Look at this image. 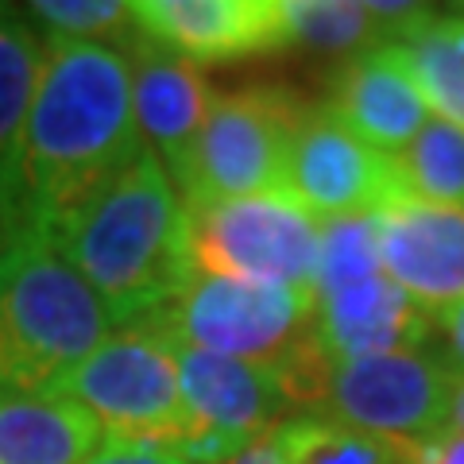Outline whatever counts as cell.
<instances>
[{
  "mask_svg": "<svg viewBox=\"0 0 464 464\" xmlns=\"http://www.w3.org/2000/svg\"><path fill=\"white\" fill-rule=\"evenodd\" d=\"M314 329L329 360L418 353L430 344V314L387 275L314 295Z\"/></svg>",
  "mask_w": 464,
  "mask_h": 464,
  "instance_id": "14",
  "label": "cell"
},
{
  "mask_svg": "<svg viewBox=\"0 0 464 464\" xmlns=\"http://www.w3.org/2000/svg\"><path fill=\"white\" fill-rule=\"evenodd\" d=\"M422 5H348V0H283L290 47L322 54H360L383 47L402 20Z\"/></svg>",
  "mask_w": 464,
  "mask_h": 464,
  "instance_id": "19",
  "label": "cell"
},
{
  "mask_svg": "<svg viewBox=\"0 0 464 464\" xmlns=\"http://www.w3.org/2000/svg\"><path fill=\"white\" fill-rule=\"evenodd\" d=\"M457 12H460V20H464V8H457Z\"/></svg>",
  "mask_w": 464,
  "mask_h": 464,
  "instance_id": "30",
  "label": "cell"
},
{
  "mask_svg": "<svg viewBox=\"0 0 464 464\" xmlns=\"http://www.w3.org/2000/svg\"><path fill=\"white\" fill-rule=\"evenodd\" d=\"M279 464H406L411 453L356 433L325 414H290L275 426Z\"/></svg>",
  "mask_w": 464,
  "mask_h": 464,
  "instance_id": "20",
  "label": "cell"
},
{
  "mask_svg": "<svg viewBox=\"0 0 464 464\" xmlns=\"http://www.w3.org/2000/svg\"><path fill=\"white\" fill-rule=\"evenodd\" d=\"M406 464H414V457H411V460H406Z\"/></svg>",
  "mask_w": 464,
  "mask_h": 464,
  "instance_id": "31",
  "label": "cell"
},
{
  "mask_svg": "<svg viewBox=\"0 0 464 464\" xmlns=\"http://www.w3.org/2000/svg\"><path fill=\"white\" fill-rule=\"evenodd\" d=\"M380 237H375V217H341L322 221V256H317V283L314 295L341 290L348 283L380 275Z\"/></svg>",
  "mask_w": 464,
  "mask_h": 464,
  "instance_id": "23",
  "label": "cell"
},
{
  "mask_svg": "<svg viewBox=\"0 0 464 464\" xmlns=\"http://www.w3.org/2000/svg\"><path fill=\"white\" fill-rule=\"evenodd\" d=\"M445 433H460L464 438V375L453 380V395H449V414H445Z\"/></svg>",
  "mask_w": 464,
  "mask_h": 464,
  "instance_id": "28",
  "label": "cell"
},
{
  "mask_svg": "<svg viewBox=\"0 0 464 464\" xmlns=\"http://www.w3.org/2000/svg\"><path fill=\"white\" fill-rule=\"evenodd\" d=\"M414 464H464V438L460 433H441V438L418 449Z\"/></svg>",
  "mask_w": 464,
  "mask_h": 464,
  "instance_id": "26",
  "label": "cell"
},
{
  "mask_svg": "<svg viewBox=\"0 0 464 464\" xmlns=\"http://www.w3.org/2000/svg\"><path fill=\"white\" fill-rule=\"evenodd\" d=\"M430 341H438L441 344L438 356L457 375H464V298L438 314H430Z\"/></svg>",
  "mask_w": 464,
  "mask_h": 464,
  "instance_id": "24",
  "label": "cell"
},
{
  "mask_svg": "<svg viewBox=\"0 0 464 464\" xmlns=\"http://www.w3.org/2000/svg\"><path fill=\"white\" fill-rule=\"evenodd\" d=\"M39 66L43 39L32 32V24L12 16V8L0 5V228L12 225V209H16L20 155L39 85Z\"/></svg>",
  "mask_w": 464,
  "mask_h": 464,
  "instance_id": "18",
  "label": "cell"
},
{
  "mask_svg": "<svg viewBox=\"0 0 464 464\" xmlns=\"http://www.w3.org/2000/svg\"><path fill=\"white\" fill-rule=\"evenodd\" d=\"M406 194L430 206L464 209V132L430 116L406 148L395 155Z\"/></svg>",
  "mask_w": 464,
  "mask_h": 464,
  "instance_id": "21",
  "label": "cell"
},
{
  "mask_svg": "<svg viewBox=\"0 0 464 464\" xmlns=\"http://www.w3.org/2000/svg\"><path fill=\"white\" fill-rule=\"evenodd\" d=\"M383 275L426 314L464 298V209L406 198L375 217Z\"/></svg>",
  "mask_w": 464,
  "mask_h": 464,
  "instance_id": "13",
  "label": "cell"
},
{
  "mask_svg": "<svg viewBox=\"0 0 464 464\" xmlns=\"http://www.w3.org/2000/svg\"><path fill=\"white\" fill-rule=\"evenodd\" d=\"M148 322L174 344L256 364H283L317 337L310 290L198 271Z\"/></svg>",
  "mask_w": 464,
  "mask_h": 464,
  "instance_id": "6",
  "label": "cell"
},
{
  "mask_svg": "<svg viewBox=\"0 0 464 464\" xmlns=\"http://www.w3.org/2000/svg\"><path fill=\"white\" fill-rule=\"evenodd\" d=\"M140 148L128 54L101 43L43 39L8 228L47 232Z\"/></svg>",
  "mask_w": 464,
  "mask_h": 464,
  "instance_id": "1",
  "label": "cell"
},
{
  "mask_svg": "<svg viewBox=\"0 0 464 464\" xmlns=\"http://www.w3.org/2000/svg\"><path fill=\"white\" fill-rule=\"evenodd\" d=\"M283 198L306 209L314 221H341V217H380L411 194L395 155L360 143L322 105H314L290 148Z\"/></svg>",
  "mask_w": 464,
  "mask_h": 464,
  "instance_id": "9",
  "label": "cell"
},
{
  "mask_svg": "<svg viewBox=\"0 0 464 464\" xmlns=\"http://www.w3.org/2000/svg\"><path fill=\"white\" fill-rule=\"evenodd\" d=\"M453 380L457 372L426 348L333 360L317 414L414 457L426 441L445 433Z\"/></svg>",
  "mask_w": 464,
  "mask_h": 464,
  "instance_id": "8",
  "label": "cell"
},
{
  "mask_svg": "<svg viewBox=\"0 0 464 464\" xmlns=\"http://www.w3.org/2000/svg\"><path fill=\"white\" fill-rule=\"evenodd\" d=\"M124 54H128V70H132L136 136L159 159V167L167 170V179L179 190L217 93L206 78V70L163 51L159 43L143 39L140 32L124 47Z\"/></svg>",
  "mask_w": 464,
  "mask_h": 464,
  "instance_id": "12",
  "label": "cell"
},
{
  "mask_svg": "<svg viewBox=\"0 0 464 464\" xmlns=\"http://www.w3.org/2000/svg\"><path fill=\"white\" fill-rule=\"evenodd\" d=\"M182 406L190 426L228 441L244 453L252 441L290 418V402L275 364L213 356L190 344H174Z\"/></svg>",
  "mask_w": 464,
  "mask_h": 464,
  "instance_id": "11",
  "label": "cell"
},
{
  "mask_svg": "<svg viewBox=\"0 0 464 464\" xmlns=\"http://www.w3.org/2000/svg\"><path fill=\"white\" fill-rule=\"evenodd\" d=\"M322 109L360 143L383 155H399L430 121L422 93L414 90L411 74L387 47H372L348 58L333 74L329 101Z\"/></svg>",
  "mask_w": 464,
  "mask_h": 464,
  "instance_id": "15",
  "label": "cell"
},
{
  "mask_svg": "<svg viewBox=\"0 0 464 464\" xmlns=\"http://www.w3.org/2000/svg\"><path fill=\"white\" fill-rule=\"evenodd\" d=\"M5 237H8V232H5V228H0V256H5Z\"/></svg>",
  "mask_w": 464,
  "mask_h": 464,
  "instance_id": "29",
  "label": "cell"
},
{
  "mask_svg": "<svg viewBox=\"0 0 464 464\" xmlns=\"http://www.w3.org/2000/svg\"><path fill=\"white\" fill-rule=\"evenodd\" d=\"M310 109L298 90L275 82L217 93L179 182L182 206L283 194L290 148Z\"/></svg>",
  "mask_w": 464,
  "mask_h": 464,
  "instance_id": "5",
  "label": "cell"
},
{
  "mask_svg": "<svg viewBox=\"0 0 464 464\" xmlns=\"http://www.w3.org/2000/svg\"><path fill=\"white\" fill-rule=\"evenodd\" d=\"M228 464H279V445H275V430L264 433L259 441H252L244 453H237Z\"/></svg>",
  "mask_w": 464,
  "mask_h": 464,
  "instance_id": "27",
  "label": "cell"
},
{
  "mask_svg": "<svg viewBox=\"0 0 464 464\" xmlns=\"http://www.w3.org/2000/svg\"><path fill=\"white\" fill-rule=\"evenodd\" d=\"M136 32L186 63H240L290 51L283 0H140Z\"/></svg>",
  "mask_w": 464,
  "mask_h": 464,
  "instance_id": "10",
  "label": "cell"
},
{
  "mask_svg": "<svg viewBox=\"0 0 464 464\" xmlns=\"http://www.w3.org/2000/svg\"><path fill=\"white\" fill-rule=\"evenodd\" d=\"M47 237L121 329L148 322L194 275L186 256V206L148 148L51 225Z\"/></svg>",
  "mask_w": 464,
  "mask_h": 464,
  "instance_id": "2",
  "label": "cell"
},
{
  "mask_svg": "<svg viewBox=\"0 0 464 464\" xmlns=\"http://www.w3.org/2000/svg\"><path fill=\"white\" fill-rule=\"evenodd\" d=\"M27 24L43 27V39L101 43L124 51L136 39V12L124 0H35L27 5Z\"/></svg>",
  "mask_w": 464,
  "mask_h": 464,
  "instance_id": "22",
  "label": "cell"
},
{
  "mask_svg": "<svg viewBox=\"0 0 464 464\" xmlns=\"http://www.w3.org/2000/svg\"><path fill=\"white\" fill-rule=\"evenodd\" d=\"M101 441L105 430L78 402L0 387V464H82Z\"/></svg>",
  "mask_w": 464,
  "mask_h": 464,
  "instance_id": "16",
  "label": "cell"
},
{
  "mask_svg": "<svg viewBox=\"0 0 464 464\" xmlns=\"http://www.w3.org/2000/svg\"><path fill=\"white\" fill-rule=\"evenodd\" d=\"M82 464H186L179 457H167V453H151V449H136V445H112V441H101V449L82 460Z\"/></svg>",
  "mask_w": 464,
  "mask_h": 464,
  "instance_id": "25",
  "label": "cell"
},
{
  "mask_svg": "<svg viewBox=\"0 0 464 464\" xmlns=\"http://www.w3.org/2000/svg\"><path fill=\"white\" fill-rule=\"evenodd\" d=\"M186 256L198 275H228L314 295L322 221L283 194L186 206Z\"/></svg>",
  "mask_w": 464,
  "mask_h": 464,
  "instance_id": "7",
  "label": "cell"
},
{
  "mask_svg": "<svg viewBox=\"0 0 464 464\" xmlns=\"http://www.w3.org/2000/svg\"><path fill=\"white\" fill-rule=\"evenodd\" d=\"M97 418L112 445H136L174 457L186 438V406L174 364V341L151 322L112 329L85 360L47 387Z\"/></svg>",
  "mask_w": 464,
  "mask_h": 464,
  "instance_id": "4",
  "label": "cell"
},
{
  "mask_svg": "<svg viewBox=\"0 0 464 464\" xmlns=\"http://www.w3.org/2000/svg\"><path fill=\"white\" fill-rule=\"evenodd\" d=\"M0 387L47 391L116 329L93 286L39 228H5Z\"/></svg>",
  "mask_w": 464,
  "mask_h": 464,
  "instance_id": "3",
  "label": "cell"
},
{
  "mask_svg": "<svg viewBox=\"0 0 464 464\" xmlns=\"http://www.w3.org/2000/svg\"><path fill=\"white\" fill-rule=\"evenodd\" d=\"M383 47L402 63L430 116L464 132V20L457 8H418L387 35Z\"/></svg>",
  "mask_w": 464,
  "mask_h": 464,
  "instance_id": "17",
  "label": "cell"
}]
</instances>
